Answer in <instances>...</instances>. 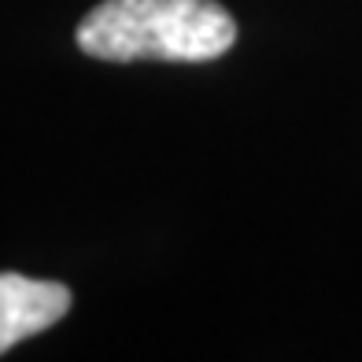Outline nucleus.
Wrapping results in <instances>:
<instances>
[{
    "label": "nucleus",
    "instance_id": "nucleus-2",
    "mask_svg": "<svg viewBox=\"0 0 362 362\" xmlns=\"http://www.w3.org/2000/svg\"><path fill=\"white\" fill-rule=\"evenodd\" d=\"M71 310V288L23 274H0V355L52 329Z\"/></svg>",
    "mask_w": 362,
    "mask_h": 362
},
{
    "label": "nucleus",
    "instance_id": "nucleus-1",
    "mask_svg": "<svg viewBox=\"0 0 362 362\" xmlns=\"http://www.w3.org/2000/svg\"><path fill=\"white\" fill-rule=\"evenodd\" d=\"M74 41L111 63H207L237 45V19L215 0H104L78 23Z\"/></svg>",
    "mask_w": 362,
    "mask_h": 362
}]
</instances>
